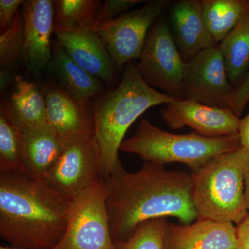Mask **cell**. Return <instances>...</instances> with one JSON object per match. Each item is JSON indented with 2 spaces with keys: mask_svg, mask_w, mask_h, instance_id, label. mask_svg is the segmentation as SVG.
I'll return each instance as SVG.
<instances>
[{
  "mask_svg": "<svg viewBox=\"0 0 249 249\" xmlns=\"http://www.w3.org/2000/svg\"><path fill=\"white\" fill-rule=\"evenodd\" d=\"M105 182L114 241L127 240L140 224L151 219L173 217L190 224L199 218L193 204L192 173L147 162L129 173L121 163Z\"/></svg>",
  "mask_w": 249,
  "mask_h": 249,
  "instance_id": "cell-1",
  "label": "cell"
},
{
  "mask_svg": "<svg viewBox=\"0 0 249 249\" xmlns=\"http://www.w3.org/2000/svg\"><path fill=\"white\" fill-rule=\"evenodd\" d=\"M71 203L43 181L0 173V236L11 247L53 249L66 231Z\"/></svg>",
  "mask_w": 249,
  "mask_h": 249,
  "instance_id": "cell-2",
  "label": "cell"
},
{
  "mask_svg": "<svg viewBox=\"0 0 249 249\" xmlns=\"http://www.w3.org/2000/svg\"><path fill=\"white\" fill-rule=\"evenodd\" d=\"M173 100L149 86L137 66L130 64L115 88L91 100L90 107L95 124L93 141L99 157L101 178H108L121 164V145L134 121L150 107L168 104Z\"/></svg>",
  "mask_w": 249,
  "mask_h": 249,
  "instance_id": "cell-3",
  "label": "cell"
},
{
  "mask_svg": "<svg viewBox=\"0 0 249 249\" xmlns=\"http://www.w3.org/2000/svg\"><path fill=\"white\" fill-rule=\"evenodd\" d=\"M249 151L241 146L217 156L193 177V201L199 217L239 224L249 214L245 171Z\"/></svg>",
  "mask_w": 249,
  "mask_h": 249,
  "instance_id": "cell-4",
  "label": "cell"
},
{
  "mask_svg": "<svg viewBox=\"0 0 249 249\" xmlns=\"http://www.w3.org/2000/svg\"><path fill=\"white\" fill-rule=\"evenodd\" d=\"M240 147L238 134L206 137L197 133L173 134L142 119L135 133L123 142L120 150L138 155L147 163H182L193 173L214 157Z\"/></svg>",
  "mask_w": 249,
  "mask_h": 249,
  "instance_id": "cell-5",
  "label": "cell"
},
{
  "mask_svg": "<svg viewBox=\"0 0 249 249\" xmlns=\"http://www.w3.org/2000/svg\"><path fill=\"white\" fill-rule=\"evenodd\" d=\"M104 178L71 199L66 231L54 249H116Z\"/></svg>",
  "mask_w": 249,
  "mask_h": 249,
  "instance_id": "cell-6",
  "label": "cell"
},
{
  "mask_svg": "<svg viewBox=\"0 0 249 249\" xmlns=\"http://www.w3.org/2000/svg\"><path fill=\"white\" fill-rule=\"evenodd\" d=\"M137 68L149 86L160 88L175 99H183L187 62L163 19L156 21L149 31Z\"/></svg>",
  "mask_w": 249,
  "mask_h": 249,
  "instance_id": "cell-7",
  "label": "cell"
},
{
  "mask_svg": "<svg viewBox=\"0 0 249 249\" xmlns=\"http://www.w3.org/2000/svg\"><path fill=\"white\" fill-rule=\"evenodd\" d=\"M170 4L169 0L147 1L142 8L94 23L93 30L103 40L118 69L134 59L139 60L149 31Z\"/></svg>",
  "mask_w": 249,
  "mask_h": 249,
  "instance_id": "cell-8",
  "label": "cell"
},
{
  "mask_svg": "<svg viewBox=\"0 0 249 249\" xmlns=\"http://www.w3.org/2000/svg\"><path fill=\"white\" fill-rule=\"evenodd\" d=\"M234 91L219 45L205 49L187 61L183 99L229 108Z\"/></svg>",
  "mask_w": 249,
  "mask_h": 249,
  "instance_id": "cell-9",
  "label": "cell"
},
{
  "mask_svg": "<svg viewBox=\"0 0 249 249\" xmlns=\"http://www.w3.org/2000/svg\"><path fill=\"white\" fill-rule=\"evenodd\" d=\"M101 179L99 157L91 138L65 142L60 158L42 181L71 200Z\"/></svg>",
  "mask_w": 249,
  "mask_h": 249,
  "instance_id": "cell-10",
  "label": "cell"
},
{
  "mask_svg": "<svg viewBox=\"0 0 249 249\" xmlns=\"http://www.w3.org/2000/svg\"><path fill=\"white\" fill-rule=\"evenodd\" d=\"M165 124L173 129L191 127L206 137L238 134L240 119L229 108L213 107L196 101L175 99L160 109Z\"/></svg>",
  "mask_w": 249,
  "mask_h": 249,
  "instance_id": "cell-11",
  "label": "cell"
},
{
  "mask_svg": "<svg viewBox=\"0 0 249 249\" xmlns=\"http://www.w3.org/2000/svg\"><path fill=\"white\" fill-rule=\"evenodd\" d=\"M43 93L47 124L64 142L93 138L94 118L90 103L77 101L58 85H47Z\"/></svg>",
  "mask_w": 249,
  "mask_h": 249,
  "instance_id": "cell-12",
  "label": "cell"
},
{
  "mask_svg": "<svg viewBox=\"0 0 249 249\" xmlns=\"http://www.w3.org/2000/svg\"><path fill=\"white\" fill-rule=\"evenodd\" d=\"M55 1L27 0L22 4L24 60L33 73L47 70L52 59L51 36L54 33Z\"/></svg>",
  "mask_w": 249,
  "mask_h": 249,
  "instance_id": "cell-13",
  "label": "cell"
},
{
  "mask_svg": "<svg viewBox=\"0 0 249 249\" xmlns=\"http://www.w3.org/2000/svg\"><path fill=\"white\" fill-rule=\"evenodd\" d=\"M56 40L78 66L109 87L118 83L116 65L99 36L91 29L54 31Z\"/></svg>",
  "mask_w": 249,
  "mask_h": 249,
  "instance_id": "cell-14",
  "label": "cell"
},
{
  "mask_svg": "<svg viewBox=\"0 0 249 249\" xmlns=\"http://www.w3.org/2000/svg\"><path fill=\"white\" fill-rule=\"evenodd\" d=\"M165 249H237L236 227L199 217L190 224L167 223Z\"/></svg>",
  "mask_w": 249,
  "mask_h": 249,
  "instance_id": "cell-15",
  "label": "cell"
},
{
  "mask_svg": "<svg viewBox=\"0 0 249 249\" xmlns=\"http://www.w3.org/2000/svg\"><path fill=\"white\" fill-rule=\"evenodd\" d=\"M170 22L174 40L186 62L205 49L219 45L206 27L199 0L176 1L170 11Z\"/></svg>",
  "mask_w": 249,
  "mask_h": 249,
  "instance_id": "cell-16",
  "label": "cell"
},
{
  "mask_svg": "<svg viewBox=\"0 0 249 249\" xmlns=\"http://www.w3.org/2000/svg\"><path fill=\"white\" fill-rule=\"evenodd\" d=\"M15 83L16 91L1 105L0 112L22 134L48 127L43 91L20 76L16 77Z\"/></svg>",
  "mask_w": 249,
  "mask_h": 249,
  "instance_id": "cell-17",
  "label": "cell"
},
{
  "mask_svg": "<svg viewBox=\"0 0 249 249\" xmlns=\"http://www.w3.org/2000/svg\"><path fill=\"white\" fill-rule=\"evenodd\" d=\"M47 70L58 86L80 102L89 104L105 92L104 83L78 66L57 40L52 41V59Z\"/></svg>",
  "mask_w": 249,
  "mask_h": 249,
  "instance_id": "cell-18",
  "label": "cell"
},
{
  "mask_svg": "<svg viewBox=\"0 0 249 249\" xmlns=\"http://www.w3.org/2000/svg\"><path fill=\"white\" fill-rule=\"evenodd\" d=\"M22 135L24 175L42 181L60 158L65 142L49 126Z\"/></svg>",
  "mask_w": 249,
  "mask_h": 249,
  "instance_id": "cell-19",
  "label": "cell"
},
{
  "mask_svg": "<svg viewBox=\"0 0 249 249\" xmlns=\"http://www.w3.org/2000/svg\"><path fill=\"white\" fill-rule=\"evenodd\" d=\"M219 47L229 80L235 89L249 70V13L219 44Z\"/></svg>",
  "mask_w": 249,
  "mask_h": 249,
  "instance_id": "cell-20",
  "label": "cell"
},
{
  "mask_svg": "<svg viewBox=\"0 0 249 249\" xmlns=\"http://www.w3.org/2000/svg\"><path fill=\"white\" fill-rule=\"evenodd\" d=\"M203 17L217 44L249 13V0H201Z\"/></svg>",
  "mask_w": 249,
  "mask_h": 249,
  "instance_id": "cell-21",
  "label": "cell"
},
{
  "mask_svg": "<svg viewBox=\"0 0 249 249\" xmlns=\"http://www.w3.org/2000/svg\"><path fill=\"white\" fill-rule=\"evenodd\" d=\"M102 5L98 0H57L54 31L72 32L91 29Z\"/></svg>",
  "mask_w": 249,
  "mask_h": 249,
  "instance_id": "cell-22",
  "label": "cell"
},
{
  "mask_svg": "<svg viewBox=\"0 0 249 249\" xmlns=\"http://www.w3.org/2000/svg\"><path fill=\"white\" fill-rule=\"evenodd\" d=\"M0 173L24 175V137L0 112Z\"/></svg>",
  "mask_w": 249,
  "mask_h": 249,
  "instance_id": "cell-23",
  "label": "cell"
},
{
  "mask_svg": "<svg viewBox=\"0 0 249 249\" xmlns=\"http://www.w3.org/2000/svg\"><path fill=\"white\" fill-rule=\"evenodd\" d=\"M24 19L19 10L11 27L0 35V74L12 76L11 70L24 60Z\"/></svg>",
  "mask_w": 249,
  "mask_h": 249,
  "instance_id": "cell-24",
  "label": "cell"
},
{
  "mask_svg": "<svg viewBox=\"0 0 249 249\" xmlns=\"http://www.w3.org/2000/svg\"><path fill=\"white\" fill-rule=\"evenodd\" d=\"M165 218H157L142 223L129 238L114 241L116 249H165Z\"/></svg>",
  "mask_w": 249,
  "mask_h": 249,
  "instance_id": "cell-25",
  "label": "cell"
},
{
  "mask_svg": "<svg viewBox=\"0 0 249 249\" xmlns=\"http://www.w3.org/2000/svg\"><path fill=\"white\" fill-rule=\"evenodd\" d=\"M147 1L142 0H106L100 10L96 21L117 18L118 15L124 14L123 13L127 9Z\"/></svg>",
  "mask_w": 249,
  "mask_h": 249,
  "instance_id": "cell-26",
  "label": "cell"
},
{
  "mask_svg": "<svg viewBox=\"0 0 249 249\" xmlns=\"http://www.w3.org/2000/svg\"><path fill=\"white\" fill-rule=\"evenodd\" d=\"M22 0H0V32L1 34L9 29L14 22L15 18L19 11V7L23 4Z\"/></svg>",
  "mask_w": 249,
  "mask_h": 249,
  "instance_id": "cell-27",
  "label": "cell"
},
{
  "mask_svg": "<svg viewBox=\"0 0 249 249\" xmlns=\"http://www.w3.org/2000/svg\"><path fill=\"white\" fill-rule=\"evenodd\" d=\"M249 102V70L245 79L235 88L230 103L231 109L237 117Z\"/></svg>",
  "mask_w": 249,
  "mask_h": 249,
  "instance_id": "cell-28",
  "label": "cell"
},
{
  "mask_svg": "<svg viewBox=\"0 0 249 249\" xmlns=\"http://www.w3.org/2000/svg\"><path fill=\"white\" fill-rule=\"evenodd\" d=\"M235 227L237 249H249V213Z\"/></svg>",
  "mask_w": 249,
  "mask_h": 249,
  "instance_id": "cell-29",
  "label": "cell"
},
{
  "mask_svg": "<svg viewBox=\"0 0 249 249\" xmlns=\"http://www.w3.org/2000/svg\"><path fill=\"white\" fill-rule=\"evenodd\" d=\"M238 136L241 146L249 151V113L244 119H240Z\"/></svg>",
  "mask_w": 249,
  "mask_h": 249,
  "instance_id": "cell-30",
  "label": "cell"
},
{
  "mask_svg": "<svg viewBox=\"0 0 249 249\" xmlns=\"http://www.w3.org/2000/svg\"><path fill=\"white\" fill-rule=\"evenodd\" d=\"M245 196L246 205L249 211V161L245 171Z\"/></svg>",
  "mask_w": 249,
  "mask_h": 249,
  "instance_id": "cell-31",
  "label": "cell"
},
{
  "mask_svg": "<svg viewBox=\"0 0 249 249\" xmlns=\"http://www.w3.org/2000/svg\"><path fill=\"white\" fill-rule=\"evenodd\" d=\"M0 249H24L20 248H17V247H0Z\"/></svg>",
  "mask_w": 249,
  "mask_h": 249,
  "instance_id": "cell-32",
  "label": "cell"
}]
</instances>
